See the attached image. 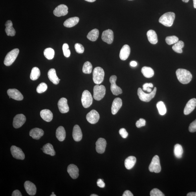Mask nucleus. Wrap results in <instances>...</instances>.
<instances>
[{"label": "nucleus", "instance_id": "obj_1", "mask_svg": "<svg viewBox=\"0 0 196 196\" xmlns=\"http://www.w3.org/2000/svg\"><path fill=\"white\" fill-rule=\"evenodd\" d=\"M176 74L178 80L183 84H188L192 80V74L185 69H178L176 71Z\"/></svg>", "mask_w": 196, "mask_h": 196}, {"label": "nucleus", "instance_id": "obj_2", "mask_svg": "<svg viewBox=\"0 0 196 196\" xmlns=\"http://www.w3.org/2000/svg\"><path fill=\"white\" fill-rule=\"evenodd\" d=\"M175 18V14L173 12L165 13L160 17L159 22L166 27H170L173 25Z\"/></svg>", "mask_w": 196, "mask_h": 196}, {"label": "nucleus", "instance_id": "obj_3", "mask_svg": "<svg viewBox=\"0 0 196 196\" xmlns=\"http://www.w3.org/2000/svg\"><path fill=\"white\" fill-rule=\"evenodd\" d=\"M156 91H157V88L155 87L153 91L151 93H146L143 91L141 88H139L138 89L137 94L139 98L141 100L145 102H149L155 97Z\"/></svg>", "mask_w": 196, "mask_h": 196}, {"label": "nucleus", "instance_id": "obj_4", "mask_svg": "<svg viewBox=\"0 0 196 196\" xmlns=\"http://www.w3.org/2000/svg\"><path fill=\"white\" fill-rule=\"evenodd\" d=\"M104 71L102 68L97 67L93 73V80L96 84L99 85L103 82L104 77Z\"/></svg>", "mask_w": 196, "mask_h": 196}, {"label": "nucleus", "instance_id": "obj_5", "mask_svg": "<svg viewBox=\"0 0 196 196\" xmlns=\"http://www.w3.org/2000/svg\"><path fill=\"white\" fill-rule=\"evenodd\" d=\"M19 52V50L17 48H15L9 52L4 59V65L7 66L12 65L16 60Z\"/></svg>", "mask_w": 196, "mask_h": 196}, {"label": "nucleus", "instance_id": "obj_6", "mask_svg": "<svg viewBox=\"0 0 196 196\" xmlns=\"http://www.w3.org/2000/svg\"><path fill=\"white\" fill-rule=\"evenodd\" d=\"M106 93L104 86L98 85L94 86L93 88V98L95 100L100 101L104 97Z\"/></svg>", "mask_w": 196, "mask_h": 196}, {"label": "nucleus", "instance_id": "obj_7", "mask_svg": "<svg viewBox=\"0 0 196 196\" xmlns=\"http://www.w3.org/2000/svg\"><path fill=\"white\" fill-rule=\"evenodd\" d=\"M81 103L84 107H89L93 103V98L90 92L88 90H85L83 92L81 99Z\"/></svg>", "mask_w": 196, "mask_h": 196}, {"label": "nucleus", "instance_id": "obj_8", "mask_svg": "<svg viewBox=\"0 0 196 196\" xmlns=\"http://www.w3.org/2000/svg\"><path fill=\"white\" fill-rule=\"evenodd\" d=\"M149 170L151 172L159 173L161 171V167L160 166L159 157L157 155L154 156L150 165Z\"/></svg>", "mask_w": 196, "mask_h": 196}, {"label": "nucleus", "instance_id": "obj_9", "mask_svg": "<svg viewBox=\"0 0 196 196\" xmlns=\"http://www.w3.org/2000/svg\"><path fill=\"white\" fill-rule=\"evenodd\" d=\"M117 79V78L116 76L113 75L109 79L110 82L111 84V91L112 93L116 96L122 93V89L116 84Z\"/></svg>", "mask_w": 196, "mask_h": 196}, {"label": "nucleus", "instance_id": "obj_10", "mask_svg": "<svg viewBox=\"0 0 196 196\" xmlns=\"http://www.w3.org/2000/svg\"><path fill=\"white\" fill-rule=\"evenodd\" d=\"M11 152L13 157L15 159L23 160L25 158V154L19 147L12 146L11 147Z\"/></svg>", "mask_w": 196, "mask_h": 196}, {"label": "nucleus", "instance_id": "obj_11", "mask_svg": "<svg viewBox=\"0 0 196 196\" xmlns=\"http://www.w3.org/2000/svg\"><path fill=\"white\" fill-rule=\"evenodd\" d=\"M26 121V117L23 114H18L15 116L13 120V125L14 128L17 129L23 126Z\"/></svg>", "mask_w": 196, "mask_h": 196}, {"label": "nucleus", "instance_id": "obj_12", "mask_svg": "<svg viewBox=\"0 0 196 196\" xmlns=\"http://www.w3.org/2000/svg\"><path fill=\"white\" fill-rule=\"evenodd\" d=\"M88 122L91 124H95L100 119V115L95 110H92L87 114L86 116Z\"/></svg>", "mask_w": 196, "mask_h": 196}, {"label": "nucleus", "instance_id": "obj_13", "mask_svg": "<svg viewBox=\"0 0 196 196\" xmlns=\"http://www.w3.org/2000/svg\"><path fill=\"white\" fill-rule=\"evenodd\" d=\"M68 13V7L65 4H60L55 8L54 14L56 17H60L65 16Z\"/></svg>", "mask_w": 196, "mask_h": 196}, {"label": "nucleus", "instance_id": "obj_14", "mask_svg": "<svg viewBox=\"0 0 196 196\" xmlns=\"http://www.w3.org/2000/svg\"><path fill=\"white\" fill-rule=\"evenodd\" d=\"M101 38L103 41L108 44L113 43L114 39L113 32L111 30L104 31L103 32Z\"/></svg>", "mask_w": 196, "mask_h": 196}, {"label": "nucleus", "instance_id": "obj_15", "mask_svg": "<svg viewBox=\"0 0 196 196\" xmlns=\"http://www.w3.org/2000/svg\"><path fill=\"white\" fill-rule=\"evenodd\" d=\"M7 93L10 98H12L17 101H21L23 100V96L22 94L17 89H9Z\"/></svg>", "mask_w": 196, "mask_h": 196}, {"label": "nucleus", "instance_id": "obj_16", "mask_svg": "<svg viewBox=\"0 0 196 196\" xmlns=\"http://www.w3.org/2000/svg\"><path fill=\"white\" fill-rule=\"evenodd\" d=\"M107 142L105 139L100 138L96 143V151L98 153L103 154L107 146Z\"/></svg>", "mask_w": 196, "mask_h": 196}, {"label": "nucleus", "instance_id": "obj_17", "mask_svg": "<svg viewBox=\"0 0 196 196\" xmlns=\"http://www.w3.org/2000/svg\"><path fill=\"white\" fill-rule=\"evenodd\" d=\"M58 107L59 111L61 113H65L69 111V107L67 103V99L65 98H61L58 103Z\"/></svg>", "mask_w": 196, "mask_h": 196}, {"label": "nucleus", "instance_id": "obj_18", "mask_svg": "<svg viewBox=\"0 0 196 196\" xmlns=\"http://www.w3.org/2000/svg\"><path fill=\"white\" fill-rule=\"evenodd\" d=\"M196 107V99L193 98L189 100L184 108V113L187 115L190 114L195 108Z\"/></svg>", "mask_w": 196, "mask_h": 196}, {"label": "nucleus", "instance_id": "obj_19", "mask_svg": "<svg viewBox=\"0 0 196 196\" xmlns=\"http://www.w3.org/2000/svg\"><path fill=\"white\" fill-rule=\"evenodd\" d=\"M26 192L31 196H34L36 193V188L35 184L30 181H26L24 184Z\"/></svg>", "mask_w": 196, "mask_h": 196}, {"label": "nucleus", "instance_id": "obj_20", "mask_svg": "<svg viewBox=\"0 0 196 196\" xmlns=\"http://www.w3.org/2000/svg\"><path fill=\"white\" fill-rule=\"evenodd\" d=\"M122 101L120 98H116L114 99L112 103L111 108L112 114L113 115H115L117 114L122 107Z\"/></svg>", "mask_w": 196, "mask_h": 196}, {"label": "nucleus", "instance_id": "obj_21", "mask_svg": "<svg viewBox=\"0 0 196 196\" xmlns=\"http://www.w3.org/2000/svg\"><path fill=\"white\" fill-rule=\"evenodd\" d=\"M68 173L73 179H76L79 176V170L76 165L70 164L68 167Z\"/></svg>", "mask_w": 196, "mask_h": 196}, {"label": "nucleus", "instance_id": "obj_22", "mask_svg": "<svg viewBox=\"0 0 196 196\" xmlns=\"http://www.w3.org/2000/svg\"><path fill=\"white\" fill-rule=\"evenodd\" d=\"M72 136L74 140L76 142H79L82 139L83 134L80 127L76 125L74 127L72 132Z\"/></svg>", "mask_w": 196, "mask_h": 196}, {"label": "nucleus", "instance_id": "obj_23", "mask_svg": "<svg viewBox=\"0 0 196 196\" xmlns=\"http://www.w3.org/2000/svg\"><path fill=\"white\" fill-rule=\"evenodd\" d=\"M131 53V48L128 45H125L121 50L120 58L122 60H125L128 58Z\"/></svg>", "mask_w": 196, "mask_h": 196}, {"label": "nucleus", "instance_id": "obj_24", "mask_svg": "<svg viewBox=\"0 0 196 196\" xmlns=\"http://www.w3.org/2000/svg\"><path fill=\"white\" fill-rule=\"evenodd\" d=\"M30 136L34 139L39 140L44 134L42 129L39 128H35L31 130L30 131Z\"/></svg>", "mask_w": 196, "mask_h": 196}, {"label": "nucleus", "instance_id": "obj_25", "mask_svg": "<svg viewBox=\"0 0 196 196\" xmlns=\"http://www.w3.org/2000/svg\"><path fill=\"white\" fill-rule=\"evenodd\" d=\"M48 76L49 80L54 84H58L60 80L57 76L56 70L54 68L49 70L48 73Z\"/></svg>", "mask_w": 196, "mask_h": 196}, {"label": "nucleus", "instance_id": "obj_26", "mask_svg": "<svg viewBox=\"0 0 196 196\" xmlns=\"http://www.w3.org/2000/svg\"><path fill=\"white\" fill-rule=\"evenodd\" d=\"M41 117L46 122H50L52 120L53 115L49 109H43L40 112Z\"/></svg>", "mask_w": 196, "mask_h": 196}, {"label": "nucleus", "instance_id": "obj_27", "mask_svg": "<svg viewBox=\"0 0 196 196\" xmlns=\"http://www.w3.org/2000/svg\"><path fill=\"white\" fill-rule=\"evenodd\" d=\"M147 38L150 43L155 45L158 41L157 35L156 33L153 30H149L147 33Z\"/></svg>", "mask_w": 196, "mask_h": 196}, {"label": "nucleus", "instance_id": "obj_28", "mask_svg": "<svg viewBox=\"0 0 196 196\" xmlns=\"http://www.w3.org/2000/svg\"><path fill=\"white\" fill-rule=\"evenodd\" d=\"M5 32L7 36H13L16 34V31L13 27V24L12 21L9 20L5 24Z\"/></svg>", "mask_w": 196, "mask_h": 196}, {"label": "nucleus", "instance_id": "obj_29", "mask_svg": "<svg viewBox=\"0 0 196 196\" xmlns=\"http://www.w3.org/2000/svg\"><path fill=\"white\" fill-rule=\"evenodd\" d=\"M79 18L78 17H70L66 20L64 23V25L66 27H73L79 23Z\"/></svg>", "mask_w": 196, "mask_h": 196}, {"label": "nucleus", "instance_id": "obj_30", "mask_svg": "<svg viewBox=\"0 0 196 196\" xmlns=\"http://www.w3.org/2000/svg\"><path fill=\"white\" fill-rule=\"evenodd\" d=\"M56 136L60 141H64L66 137V132L64 127L60 126L58 127L56 131Z\"/></svg>", "mask_w": 196, "mask_h": 196}, {"label": "nucleus", "instance_id": "obj_31", "mask_svg": "<svg viewBox=\"0 0 196 196\" xmlns=\"http://www.w3.org/2000/svg\"><path fill=\"white\" fill-rule=\"evenodd\" d=\"M136 162V158L134 156H129L125 161V166L128 170L131 169L135 165Z\"/></svg>", "mask_w": 196, "mask_h": 196}, {"label": "nucleus", "instance_id": "obj_32", "mask_svg": "<svg viewBox=\"0 0 196 196\" xmlns=\"http://www.w3.org/2000/svg\"><path fill=\"white\" fill-rule=\"evenodd\" d=\"M42 150L45 154L52 156H54L56 154L53 146L50 143H48L44 145Z\"/></svg>", "mask_w": 196, "mask_h": 196}, {"label": "nucleus", "instance_id": "obj_33", "mask_svg": "<svg viewBox=\"0 0 196 196\" xmlns=\"http://www.w3.org/2000/svg\"><path fill=\"white\" fill-rule=\"evenodd\" d=\"M141 72L145 78H152L155 74L152 68L150 67H143L141 69Z\"/></svg>", "mask_w": 196, "mask_h": 196}, {"label": "nucleus", "instance_id": "obj_34", "mask_svg": "<svg viewBox=\"0 0 196 196\" xmlns=\"http://www.w3.org/2000/svg\"><path fill=\"white\" fill-rule=\"evenodd\" d=\"M99 34V31L97 29H94L91 31L88 34L87 38L92 41H94L98 39Z\"/></svg>", "mask_w": 196, "mask_h": 196}, {"label": "nucleus", "instance_id": "obj_35", "mask_svg": "<svg viewBox=\"0 0 196 196\" xmlns=\"http://www.w3.org/2000/svg\"><path fill=\"white\" fill-rule=\"evenodd\" d=\"M183 153V149L181 145L177 144L175 145L174 148V154L176 158L179 159L181 158Z\"/></svg>", "mask_w": 196, "mask_h": 196}, {"label": "nucleus", "instance_id": "obj_36", "mask_svg": "<svg viewBox=\"0 0 196 196\" xmlns=\"http://www.w3.org/2000/svg\"><path fill=\"white\" fill-rule=\"evenodd\" d=\"M184 47V43L183 41H179L177 43L174 44L172 47L174 51L177 53L181 54L183 52L182 48Z\"/></svg>", "mask_w": 196, "mask_h": 196}, {"label": "nucleus", "instance_id": "obj_37", "mask_svg": "<svg viewBox=\"0 0 196 196\" xmlns=\"http://www.w3.org/2000/svg\"><path fill=\"white\" fill-rule=\"evenodd\" d=\"M41 72L39 68L37 67H34L30 74V79L32 80H36L39 78Z\"/></svg>", "mask_w": 196, "mask_h": 196}, {"label": "nucleus", "instance_id": "obj_38", "mask_svg": "<svg viewBox=\"0 0 196 196\" xmlns=\"http://www.w3.org/2000/svg\"><path fill=\"white\" fill-rule=\"evenodd\" d=\"M44 54L45 58L48 60H52L54 57V50L50 48H46L44 50Z\"/></svg>", "mask_w": 196, "mask_h": 196}, {"label": "nucleus", "instance_id": "obj_39", "mask_svg": "<svg viewBox=\"0 0 196 196\" xmlns=\"http://www.w3.org/2000/svg\"><path fill=\"white\" fill-rule=\"evenodd\" d=\"M157 107L160 115L163 116L166 114L167 109L163 102L161 101L158 102L157 104Z\"/></svg>", "mask_w": 196, "mask_h": 196}, {"label": "nucleus", "instance_id": "obj_40", "mask_svg": "<svg viewBox=\"0 0 196 196\" xmlns=\"http://www.w3.org/2000/svg\"><path fill=\"white\" fill-rule=\"evenodd\" d=\"M92 70V65L89 61L84 63L83 67V72L85 74H90Z\"/></svg>", "mask_w": 196, "mask_h": 196}, {"label": "nucleus", "instance_id": "obj_41", "mask_svg": "<svg viewBox=\"0 0 196 196\" xmlns=\"http://www.w3.org/2000/svg\"><path fill=\"white\" fill-rule=\"evenodd\" d=\"M167 44L169 45H173L177 43L179 41V39L178 37L175 36H167L165 39Z\"/></svg>", "mask_w": 196, "mask_h": 196}, {"label": "nucleus", "instance_id": "obj_42", "mask_svg": "<svg viewBox=\"0 0 196 196\" xmlns=\"http://www.w3.org/2000/svg\"><path fill=\"white\" fill-rule=\"evenodd\" d=\"M47 85L45 83H42L37 86L36 91L38 93H43L47 90Z\"/></svg>", "mask_w": 196, "mask_h": 196}, {"label": "nucleus", "instance_id": "obj_43", "mask_svg": "<svg viewBox=\"0 0 196 196\" xmlns=\"http://www.w3.org/2000/svg\"><path fill=\"white\" fill-rule=\"evenodd\" d=\"M69 48V45L67 43L63 44L62 47L63 54L66 58H68L70 55V51Z\"/></svg>", "mask_w": 196, "mask_h": 196}, {"label": "nucleus", "instance_id": "obj_44", "mask_svg": "<svg viewBox=\"0 0 196 196\" xmlns=\"http://www.w3.org/2000/svg\"><path fill=\"white\" fill-rule=\"evenodd\" d=\"M76 52L78 54H83L84 51V48L82 45L79 43H76L74 45Z\"/></svg>", "mask_w": 196, "mask_h": 196}, {"label": "nucleus", "instance_id": "obj_45", "mask_svg": "<svg viewBox=\"0 0 196 196\" xmlns=\"http://www.w3.org/2000/svg\"><path fill=\"white\" fill-rule=\"evenodd\" d=\"M150 195L151 196H164L165 195L158 189H154L151 191Z\"/></svg>", "mask_w": 196, "mask_h": 196}, {"label": "nucleus", "instance_id": "obj_46", "mask_svg": "<svg viewBox=\"0 0 196 196\" xmlns=\"http://www.w3.org/2000/svg\"><path fill=\"white\" fill-rule=\"evenodd\" d=\"M145 125H146V121L143 118H140L136 123V126L138 128L144 127Z\"/></svg>", "mask_w": 196, "mask_h": 196}, {"label": "nucleus", "instance_id": "obj_47", "mask_svg": "<svg viewBox=\"0 0 196 196\" xmlns=\"http://www.w3.org/2000/svg\"><path fill=\"white\" fill-rule=\"evenodd\" d=\"M189 131L191 133L196 132V120L191 123L189 127Z\"/></svg>", "mask_w": 196, "mask_h": 196}, {"label": "nucleus", "instance_id": "obj_48", "mask_svg": "<svg viewBox=\"0 0 196 196\" xmlns=\"http://www.w3.org/2000/svg\"><path fill=\"white\" fill-rule=\"evenodd\" d=\"M120 135L122 136V137L124 138H126L128 136V133L124 128H122L119 131Z\"/></svg>", "mask_w": 196, "mask_h": 196}, {"label": "nucleus", "instance_id": "obj_49", "mask_svg": "<svg viewBox=\"0 0 196 196\" xmlns=\"http://www.w3.org/2000/svg\"><path fill=\"white\" fill-rule=\"evenodd\" d=\"M98 186L101 188H104L105 186V184L104 182H103V180L99 179L97 181Z\"/></svg>", "mask_w": 196, "mask_h": 196}, {"label": "nucleus", "instance_id": "obj_50", "mask_svg": "<svg viewBox=\"0 0 196 196\" xmlns=\"http://www.w3.org/2000/svg\"><path fill=\"white\" fill-rule=\"evenodd\" d=\"M153 85L151 83H145L144 85H143V90L145 91V89L148 88H153Z\"/></svg>", "mask_w": 196, "mask_h": 196}, {"label": "nucleus", "instance_id": "obj_51", "mask_svg": "<svg viewBox=\"0 0 196 196\" xmlns=\"http://www.w3.org/2000/svg\"><path fill=\"white\" fill-rule=\"evenodd\" d=\"M12 196H22L21 193L20 191L18 190H15L14 191H13L12 193Z\"/></svg>", "mask_w": 196, "mask_h": 196}, {"label": "nucleus", "instance_id": "obj_52", "mask_svg": "<svg viewBox=\"0 0 196 196\" xmlns=\"http://www.w3.org/2000/svg\"><path fill=\"white\" fill-rule=\"evenodd\" d=\"M122 196H133V195L131 191L129 190H126L123 194Z\"/></svg>", "mask_w": 196, "mask_h": 196}, {"label": "nucleus", "instance_id": "obj_53", "mask_svg": "<svg viewBox=\"0 0 196 196\" xmlns=\"http://www.w3.org/2000/svg\"><path fill=\"white\" fill-rule=\"evenodd\" d=\"M137 65V63H136L135 61H132L130 63V65L131 66V67H136Z\"/></svg>", "mask_w": 196, "mask_h": 196}, {"label": "nucleus", "instance_id": "obj_54", "mask_svg": "<svg viewBox=\"0 0 196 196\" xmlns=\"http://www.w3.org/2000/svg\"><path fill=\"white\" fill-rule=\"evenodd\" d=\"M187 196H196V192H191L188 194Z\"/></svg>", "mask_w": 196, "mask_h": 196}, {"label": "nucleus", "instance_id": "obj_55", "mask_svg": "<svg viewBox=\"0 0 196 196\" xmlns=\"http://www.w3.org/2000/svg\"><path fill=\"white\" fill-rule=\"evenodd\" d=\"M194 3V7L195 8H196V0H193Z\"/></svg>", "mask_w": 196, "mask_h": 196}, {"label": "nucleus", "instance_id": "obj_56", "mask_svg": "<svg viewBox=\"0 0 196 196\" xmlns=\"http://www.w3.org/2000/svg\"><path fill=\"white\" fill-rule=\"evenodd\" d=\"M85 1L89 2H95L96 0H85Z\"/></svg>", "mask_w": 196, "mask_h": 196}, {"label": "nucleus", "instance_id": "obj_57", "mask_svg": "<svg viewBox=\"0 0 196 196\" xmlns=\"http://www.w3.org/2000/svg\"><path fill=\"white\" fill-rule=\"evenodd\" d=\"M182 1L185 3H188L189 1V0H182Z\"/></svg>", "mask_w": 196, "mask_h": 196}, {"label": "nucleus", "instance_id": "obj_58", "mask_svg": "<svg viewBox=\"0 0 196 196\" xmlns=\"http://www.w3.org/2000/svg\"><path fill=\"white\" fill-rule=\"evenodd\" d=\"M91 196H98V195H97L93 194H92L91 195Z\"/></svg>", "mask_w": 196, "mask_h": 196}, {"label": "nucleus", "instance_id": "obj_59", "mask_svg": "<svg viewBox=\"0 0 196 196\" xmlns=\"http://www.w3.org/2000/svg\"><path fill=\"white\" fill-rule=\"evenodd\" d=\"M50 196H56V195H55L54 194H52L51 195H50Z\"/></svg>", "mask_w": 196, "mask_h": 196}, {"label": "nucleus", "instance_id": "obj_60", "mask_svg": "<svg viewBox=\"0 0 196 196\" xmlns=\"http://www.w3.org/2000/svg\"><path fill=\"white\" fill-rule=\"evenodd\" d=\"M54 194V192H52V194Z\"/></svg>", "mask_w": 196, "mask_h": 196}, {"label": "nucleus", "instance_id": "obj_61", "mask_svg": "<svg viewBox=\"0 0 196 196\" xmlns=\"http://www.w3.org/2000/svg\"><path fill=\"white\" fill-rule=\"evenodd\" d=\"M129 1H132V0H129Z\"/></svg>", "mask_w": 196, "mask_h": 196}]
</instances>
